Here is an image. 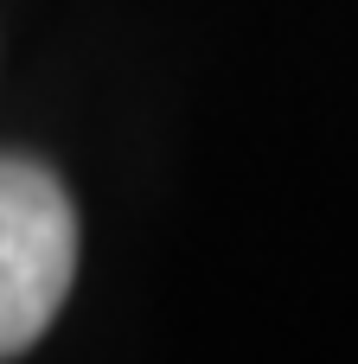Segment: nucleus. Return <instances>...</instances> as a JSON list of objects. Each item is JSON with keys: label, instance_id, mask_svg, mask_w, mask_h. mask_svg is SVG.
Masks as SVG:
<instances>
[{"label": "nucleus", "instance_id": "1", "mask_svg": "<svg viewBox=\"0 0 358 364\" xmlns=\"http://www.w3.org/2000/svg\"><path fill=\"white\" fill-rule=\"evenodd\" d=\"M77 275V211L32 160H0V358H19L58 320Z\"/></svg>", "mask_w": 358, "mask_h": 364}]
</instances>
